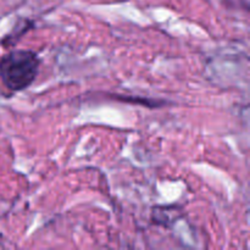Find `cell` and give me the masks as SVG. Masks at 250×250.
<instances>
[{"label": "cell", "instance_id": "cell-1", "mask_svg": "<svg viewBox=\"0 0 250 250\" xmlns=\"http://www.w3.org/2000/svg\"><path fill=\"white\" fill-rule=\"evenodd\" d=\"M38 55L31 50H14L0 60V77L12 92L26 89L38 75Z\"/></svg>", "mask_w": 250, "mask_h": 250}]
</instances>
